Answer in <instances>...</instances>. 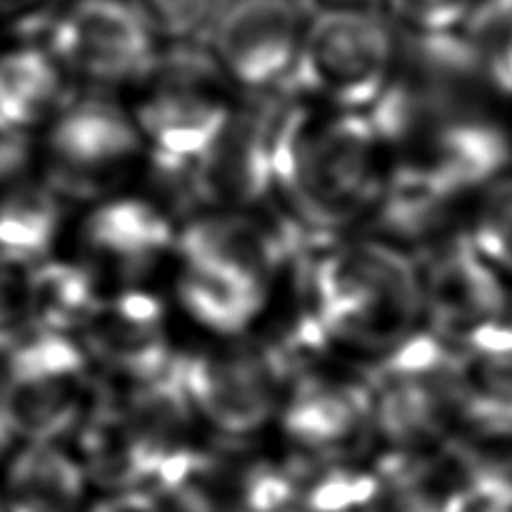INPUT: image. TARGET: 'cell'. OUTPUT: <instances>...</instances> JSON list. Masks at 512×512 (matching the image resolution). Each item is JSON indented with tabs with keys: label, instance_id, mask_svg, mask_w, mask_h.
I'll return each mask as SVG.
<instances>
[{
	"label": "cell",
	"instance_id": "29",
	"mask_svg": "<svg viewBox=\"0 0 512 512\" xmlns=\"http://www.w3.org/2000/svg\"><path fill=\"white\" fill-rule=\"evenodd\" d=\"M0 512H3V503H0Z\"/></svg>",
	"mask_w": 512,
	"mask_h": 512
},
{
	"label": "cell",
	"instance_id": "12",
	"mask_svg": "<svg viewBox=\"0 0 512 512\" xmlns=\"http://www.w3.org/2000/svg\"><path fill=\"white\" fill-rule=\"evenodd\" d=\"M278 425L295 455L310 463L353 460L370 438L368 378L345 373L335 358L290 375Z\"/></svg>",
	"mask_w": 512,
	"mask_h": 512
},
{
	"label": "cell",
	"instance_id": "17",
	"mask_svg": "<svg viewBox=\"0 0 512 512\" xmlns=\"http://www.w3.org/2000/svg\"><path fill=\"white\" fill-rule=\"evenodd\" d=\"M460 425L512 433V330L488 325L455 350Z\"/></svg>",
	"mask_w": 512,
	"mask_h": 512
},
{
	"label": "cell",
	"instance_id": "18",
	"mask_svg": "<svg viewBox=\"0 0 512 512\" xmlns=\"http://www.w3.org/2000/svg\"><path fill=\"white\" fill-rule=\"evenodd\" d=\"M65 83L43 43L0 48V125L38 135L68 100Z\"/></svg>",
	"mask_w": 512,
	"mask_h": 512
},
{
	"label": "cell",
	"instance_id": "3",
	"mask_svg": "<svg viewBox=\"0 0 512 512\" xmlns=\"http://www.w3.org/2000/svg\"><path fill=\"white\" fill-rule=\"evenodd\" d=\"M128 108L143 135L148 165L185 175L208 155L238 108L233 80L213 53L198 48L160 50L130 85Z\"/></svg>",
	"mask_w": 512,
	"mask_h": 512
},
{
	"label": "cell",
	"instance_id": "8",
	"mask_svg": "<svg viewBox=\"0 0 512 512\" xmlns=\"http://www.w3.org/2000/svg\"><path fill=\"white\" fill-rule=\"evenodd\" d=\"M393 30L360 5L328 8L308 20L290 93L343 113H370L398 70Z\"/></svg>",
	"mask_w": 512,
	"mask_h": 512
},
{
	"label": "cell",
	"instance_id": "26",
	"mask_svg": "<svg viewBox=\"0 0 512 512\" xmlns=\"http://www.w3.org/2000/svg\"><path fill=\"white\" fill-rule=\"evenodd\" d=\"M15 443H18V440H15L13 428H10V423H8V415H5L3 400H0V460H3L5 455L15 448Z\"/></svg>",
	"mask_w": 512,
	"mask_h": 512
},
{
	"label": "cell",
	"instance_id": "10",
	"mask_svg": "<svg viewBox=\"0 0 512 512\" xmlns=\"http://www.w3.org/2000/svg\"><path fill=\"white\" fill-rule=\"evenodd\" d=\"M98 383L110 388L153 383L175 368L170 308L150 288L108 290L78 335Z\"/></svg>",
	"mask_w": 512,
	"mask_h": 512
},
{
	"label": "cell",
	"instance_id": "2",
	"mask_svg": "<svg viewBox=\"0 0 512 512\" xmlns=\"http://www.w3.org/2000/svg\"><path fill=\"white\" fill-rule=\"evenodd\" d=\"M308 298L340 358L378 363L425 330L418 260L373 235L340 238L303 258Z\"/></svg>",
	"mask_w": 512,
	"mask_h": 512
},
{
	"label": "cell",
	"instance_id": "13",
	"mask_svg": "<svg viewBox=\"0 0 512 512\" xmlns=\"http://www.w3.org/2000/svg\"><path fill=\"white\" fill-rule=\"evenodd\" d=\"M308 20L293 0H238L215 30V60L235 88L278 93L293 80Z\"/></svg>",
	"mask_w": 512,
	"mask_h": 512
},
{
	"label": "cell",
	"instance_id": "25",
	"mask_svg": "<svg viewBox=\"0 0 512 512\" xmlns=\"http://www.w3.org/2000/svg\"><path fill=\"white\" fill-rule=\"evenodd\" d=\"M85 512H165L160 508L158 498L138 490H125V493H100L90 498Z\"/></svg>",
	"mask_w": 512,
	"mask_h": 512
},
{
	"label": "cell",
	"instance_id": "16",
	"mask_svg": "<svg viewBox=\"0 0 512 512\" xmlns=\"http://www.w3.org/2000/svg\"><path fill=\"white\" fill-rule=\"evenodd\" d=\"M90 488L68 445L15 443L0 460L3 512H85Z\"/></svg>",
	"mask_w": 512,
	"mask_h": 512
},
{
	"label": "cell",
	"instance_id": "6",
	"mask_svg": "<svg viewBox=\"0 0 512 512\" xmlns=\"http://www.w3.org/2000/svg\"><path fill=\"white\" fill-rule=\"evenodd\" d=\"M95 398L98 378L73 335L25 330L0 360V400L18 443L68 445Z\"/></svg>",
	"mask_w": 512,
	"mask_h": 512
},
{
	"label": "cell",
	"instance_id": "27",
	"mask_svg": "<svg viewBox=\"0 0 512 512\" xmlns=\"http://www.w3.org/2000/svg\"><path fill=\"white\" fill-rule=\"evenodd\" d=\"M330 8H343V5H360L363 0H328Z\"/></svg>",
	"mask_w": 512,
	"mask_h": 512
},
{
	"label": "cell",
	"instance_id": "1",
	"mask_svg": "<svg viewBox=\"0 0 512 512\" xmlns=\"http://www.w3.org/2000/svg\"><path fill=\"white\" fill-rule=\"evenodd\" d=\"M393 170V153L370 113H343L293 93L278 160L273 208L298 235L325 243L365 225Z\"/></svg>",
	"mask_w": 512,
	"mask_h": 512
},
{
	"label": "cell",
	"instance_id": "22",
	"mask_svg": "<svg viewBox=\"0 0 512 512\" xmlns=\"http://www.w3.org/2000/svg\"><path fill=\"white\" fill-rule=\"evenodd\" d=\"M468 238L498 273H512V178L485 188Z\"/></svg>",
	"mask_w": 512,
	"mask_h": 512
},
{
	"label": "cell",
	"instance_id": "23",
	"mask_svg": "<svg viewBox=\"0 0 512 512\" xmlns=\"http://www.w3.org/2000/svg\"><path fill=\"white\" fill-rule=\"evenodd\" d=\"M68 0H0V48L40 43Z\"/></svg>",
	"mask_w": 512,
	"mask_h": 512
},
{
	"label": "cell",
	"instance_id": "7",
	"mask_svg": "<svg viewBox=\"0 0 512 512\" xmlns=\"http://www.w3.org/2000/svg\"><path fill=\"white\" fill-rule=\"evenodd\" d=\"M195 418L213 435L245 443L278 423L288 390V370L260 335L210 340L175 360Z\"/></svg>",
	"mask_w": 512,
	"mask_h": 512
},
{
	"label": "cell",
	"instance_id": "28",
	"mask_svg": "<svg viewBox=\"0 0 512 512\" xmlns=\"http://www.w3.org/2000/svg\"><path fill=\"white\" fill-rule=\"evenodd\" d=\"M473 512H512V510H495V508H475Z\"/></svg>",
	"mask_w": 512,
	"mask_h": 512
},
{
	"label": "cell",
	"instance_id": "19",
	"mask_svg": "<svg viewBox=\"0 0 512 512\" xmlns=\"http://www.w3.org/2000/svg\"><path fill=\"white\" fill-rule=\"evenodd\" d=\"M378 493L368 512H473L453 455H435L398 463H378Z\"/></svg>",
	"mask_w": 512,
	"mask_h": 512
},
{
	"label": "cell",
	"instance_id": "5",
	"mask_svg": "<svg viewBox=\"0 0 512 512\" xmlns=\"http://www.w3.org/2000/svg\"><path fill=\"white\" fill-rule=\"evenodd\" d=\"M148 163L143 135L128 103L108 90L65 100L38 135L40 178L65 200H98L125 193Z\"/></svg>",
	"mask_w": 512,
	"mask_h": 512
},
{
	"label": "cell",
	"instance_id": "14",
	"mask_svg": "<svg viewBox=\"0 0 512 512\" xmlns=\"http://www.w3.org/2000/svg\"><path fill=\"white\" fill-rule=\"evenodd\" d=\"M415 260L423 288L425 328L438 338L460 343L475 330L500 323L505 298L500 273L468 235H450Z\"/></svg>",
	"mask_w": 512,
	"mask_h": 512
},
{
	"label": "cell",
	"instance_id": "15",
	"mask_svg": "<svg viewBox=\"0 0 512 512\" xmlns=\"http://www.w3.org/2000/svg\"><path fill=\"white\" fill-rule=\"evenodd\" d=\"M173 295L180 313L210 340H233L263 328L278 285H265L210 265L173 263Z\"/></svg>",
	"mask_w": 512,
	"mask_h": 512
},
{
	"label": "cell",
	"instance_id": "4",
	"mask_svg": "<svg viewBox=\"0 0 512 512\" xmlns=\"http://www.w3.org/2000/svg\"><path fill=\"white\" fill-rule=\"evenodd\" d=\"M370 438L380 463L435 455L460 428L455 350L433 330H420L395 353L373 363Z\"/></svg>",
	"mask_w": 512,
	"mask_h": 512
},
{
	"label": "cell",
	"instance_id": "21",
	"mask_svg": "<svg viewBox=\"0 0 512 512\" xmlns=\"http://www.w3.org/2000/svg\"><path fill=\"white\" fill-rule=\"evenodd\" d=\"M105 293L108 290L88 265L78 258L53 255L35 268L28 330H48L78 338Z\"/></svg>",
	"mask_w": 512,
	"mask_h": 512
},
{
	"label": "cell",
	"instance_id": "20",
	"mask_svg": "<svg viewBox=\"0 0 512 512\" xmlns=\"http://www.w3.org/2000/svg\"><path fill=\"white\" fill-rule=\"evenodd\" d=\"M65 225V198L40 173L0 193V253L28 263L53 258Z\"/></svg>",
	"mask_w": 512,
	"mask_h": 512
},
{
	"label": "cell",
	"instance_id": "11",
	"mask_svg": "<svg viewBox=\"0 0 512 512\" xmlns=\"http://www.w3.org/2000/svg\"><path fill=\"white\" fill-rule=\"evenodd\" d=\"M178 225L145 195L118 193L88 208L78 225V260L105 290L148 288V278L175 263Z\"/></svg>",
	"mask_w": 512,
	"mask_h": 512
},
{
	"label": "cell",
	"instance_id": "9",
	"mask_svg": "<svg viewBox=\"0 0 512 512\" xmlns=\"http://www.w3.org/2000/svg\"><path fill=\"white\" fill-rule=\"evenodd\" d=\"M43 45L65 78L93 90L130 88L160 53L153 18L135 0H68Z\"/></svg>",
	"mask_w": 512,
	"mask_h": 512
},
{
	"label": "cell",
	"instance_id": "24",
	"mask_svg": "<svg viewBox=\"0 0 512 512\" xmlns=\"http://www.w3.org/2000/svg\"><path fill=\"white\" fill-rule=\"evenodd\" d=\"M35 165H38V135L0 125V193L35 175Z\"/></svg>",
	"mask_w": 512,
	"mask_h": 512
}]
</instances>
